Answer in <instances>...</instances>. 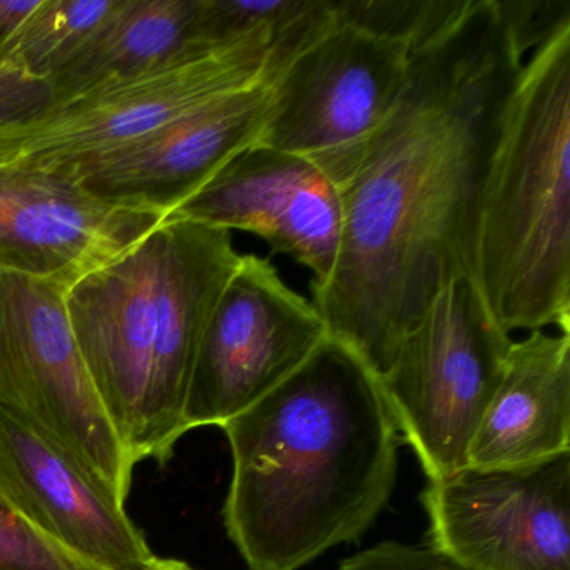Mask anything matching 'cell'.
Here are the masks:
<instances>
[{"mask_svg":"<svg viewBox=\"0 0 570 570\" xmlns=\"http://www.w3.org/2000/svg\"><path fill=\"white\" fill-rule=\"evenodd\" d=\"M429 546L462 570H570V453L426 483Z\"/></svg>","mask_w":570,"mask_h":570,"instance_id":"10","label":"cell"},{"mask_svg":"<svg viewBox=\"0 0 570 570\" xmlns=\"http://www.w3.org/2000/svg\"><path fill=\"white\" fill-rule=\"evenodd\" d=\"M336 570H462L430 546L382 542L340 562Z\"/></svg>","mask_w":570,"mask_h":570,"instance_id":"21","label":"cell"},{"mask_svg":"<svg viewBox=\"0 0 570 570\" xmlns=\"http://www.w3.org/2000/svg\"><path fill=\"white\" fill-rule=\"evenodd\" d=\"M512 343L469 275L450 279L403 336L380 382L429 482L469 466Z\"/></svg>","mask_w":570,"mask_h":570,"instance_id":"7","label":"cell"},{"mask_svg":"<svg viewBox=\"0 0 570 570\" xmlns=\"http://www.w3.org/2000/svg\"><path fill=\"white\" fill-rule=\"evenodd\" d=\"M239 258L226 229L165 219L66 293L82 358L136 465L165 466L188 433L199 340Z\"/></svg>","mask_w":570,"mask_h":570,"instance_id":"3","label":"cell"},{"mask_svg":"<svg viewBox=\"0 0 570 570\" xmlns=\"http://www.w3.org/2000/svg\"><path fill=\"white\" fill-rule=\"evenodd\" d=\"M118 4L119 0H39L0 51V65L49 86Z\"/></svg>","mask_w":570,"mask_h":570,"instance_id":"17","label":"cell"},{"mask_svg":"<svg viewBox=\"0 0 570 570\" xmlns=\"http://www.w3.org/2000/svg\"><path fill=\"white\" fill-rule=\"evenodd\" d=\"M0 570H101L49 539L0 485Z\"/></svg>","mask_w":570,"mask_h":570,"instance_id":"19","label":"cell"},{"mask_svg":"<svg viewBox=\"0 0 570 570\" xmlns=\"http://www.w3.org/2000/svg\"><path fill=\"white\" fill-rule=\"evenodd\" d=\"M503 28L522 58L570 24L567 0H495Z\"/></svg>","mask_w":570,"mask_h":570,"instance_id":"20","label":"cell"},{"mask_svg":"<svg viewBox=\"0 0 570 570\" xmlns=\"http://www.w3.org/2000/svg\"><path fill=\"white\" fill-rule=\"evenodd\" d=\"M328 336L312 299L286 285L269 259L242 255L199 340L186 430L225 425L285 382Z\"/></svg>","mask_w":570,"mask_h":570,"instance_id":"9","label":"cell"},{"mask_svg":"<svg viewBox=\"0 0 570 570\" xmlns=\"http://www.w3.org/2000/svg\"><path fill=\"white\" fill-rule=\"evenodd\" d=\"M46 82L32 81L0 65V126L21 121L51 105Z\"/></svg>","mask_w":570,"mask_h":570,"instance_id":"22","label":"cell"},{"mask_svg":"<svg viewBox=\"0 0 570 570\" xmlns=\"http://www.w3.org/2000/svg\"><path fill=\"white\" fill-rule=\"evenodd\" d=\"M39 0H0V51L8 46L22 22L38 8Z\"/></svg>","mask_w":570,"mask_h":570,"instance_id":"23","label":"cell"},{"mask_svg":"<svg viewBox=\"0 0 570 570\" xmlns=\"http://www.w3.org/2000/svg\"><path fill=\"white\" fill-rule=\"evenodd\" d=\"M470 276L507 333H570V24L530 59L480 181Z\"/></svg>","mask_w":570,"mask_h":570,"instance_id":"4","label":"cell"},{"mask_svg":"<svg viewBox=\"0 0 570 570\" xmlns=\"http://www.w3.org/2000/svg\"><path fill=\"white\" fill-rule=\"evenodd\" d=\"M0 485L56 543L101 570H151L161 557L75 460L0 409Z\"/></svg>","mask_w":570,"mask_h":570,"instance_id":"14","label":"cell"},{"mask_svg":"<svg viewBox=\"0 0 570 570\" xmlns=\"http://www.w3.org/2000/svg\"><path fill=\"white\" fill-rule=\"evenodd\" d=\"M222 429L223 520L249 570H299L355 542L395 489L400 435L382 382L332 336Z\"/></svg>","mask_w":570,"mask_h":570,"instance_id":"2","label":"cell"},{"mask_svg":"<svg viewBox=\"0 0 570 570\" xmlns=\"http://www.w3.org/2000/svg\"><path fill=\"white\" fill-rule=\"evenodd\" d=\"M165 219L253 233L308 268L309 288L332 276L342 246L338 186L306 159L259 142L238 153Z\"/></svg>","mask_w":570,"mask_h":570,"instance_id":"11","label":"cell"},{"mask_svg":"<svg viewBox=\"0 0 570 570\" xmlns=\"http://www.w3.org/2000/svg\"><path fill=\"white\" fill-rule=\"evenodd\" d=\"M151 570H195L189 563L176 559H159L155 569Z\"/></svg>","mask_w":570,"mask_h":570,"instance_id":"24","label":"cell"},{"mask_svg":"<svg viewBox=\"0 0 570 570\" xmlns=\"http://www.w3.org/2000/svg\"><path fill=\"white\" fill-rule=\"evenodd\" d=\"M570 453V333L513 342L469 450L473 469H519Z\"/></svg>","mask_w":570,"mask_h":570,"instance_id":"15","label":"cell"},{"mask_svg":"<svg viewBox=\"0 0 570 570\" xmlns=\"http://www.w3.org/2000/svg\"><path fill=\"white\" fill-rule=\"evenodd\" d=\"M285 65L256 85L209 102L151 136L66 175L75 176L105 202L166 218L226 163L258 142L272 106L273 86Z\"/></svg>","mask_w":570,"mask_h":570,"instance_id":"13","label":"cell"},{"mask_svg":"<svg viewBox=\"0 0 570 570\" xmlns=\"http://www.w3.org/2000/svg\"><path fill=\"white\" fill-rule=\"evenodd\" d=\"M165 216L105 202L75 176L0 166V269L71 288L138 245Z\"/></svg>","mask_w":570,"mask_h":570,"instance_id":"12","label":"cell"},{"mask_svg":"<svg viewBox=\"0 0 570 570\" xmlns=\"http://www.w3.org/2000/svg\"><path fill=\"white\" fill-rule=\"evenodd\" d=\"M410 61L403 42L336 21L279 72L259 145L306 159L342 188L399 102Z\"/></svg>","mask_w":570,"mask_h":570,"instance_id":"8","label":"cell"},{"mask_svg":"<svg viewBox=\"0 0 570 570\" xmlns=\"http://www.w3.org/2000/svg\"><path fill=\"white\" fill-rule=\"evenodd\" d=\"M199 0H119L85 48L49 81L52 101L132 78L203 48L196 42Z\"/></svg>","mask_w":570,"mask_h":570,"instance_id":"16","label":"cell"},{"mask_svg":"<svg viewBox=\"0 0 570 570\" xmlns=\"http://www.w3.org/2000/svg\"><path fill=\"white\" fill-rule=\"evenodd\" d=\"M469 0H333L336 21L423 48L445 31Z\"/></svg>","mask_w":570,"mask_h":570,"instance_id":"18","label":"cell"},{"mask_svg":"<svg viewBox=\"0 0 570 570\" xmlns=\"http://www.w3.org/2000/svg\"><path fill=\"white\" fill-rule=\"evenodd\" d=\"M268 29L212 49H191L132 78L55 101L0 126V166L68 173L151 136L176 119L243 91L288 62Z\"/></svg>","mask_w":570,"mask_h":570,"instance_id":"5","label":"cell"},{"mask_svg":"<svg viewBox=\"0 0 570 570\" xmlns=\"http://www.w3.org/2000/svg\"><path fill=\"white\" fill-rule=\"evenodd\" d=\"M523 62L495 0H469L412 51L399 102L340 188L338 262L312 302L379 379L433 296L470 276L476 193Z\"/></svg>","mask_w":570,"mask_h":570,"instance_id":"1","label":"cell"},{"mask_svg":"<svg viewBox=\"0 0 570 570\" xmlns=\"http://www.w3.org/2000/svg\"><path fill=\"white\" fill-rule=\"evenodd\" d=\"M68 286L0 269V409L126 505L136 463L112 426L66 306Z\"/></svg>","mask_w":570,"mask_h":570,"instance_id":"6","label":"cell"}]
</instances>
